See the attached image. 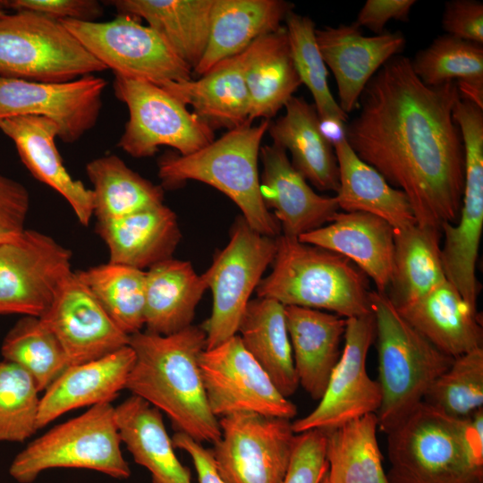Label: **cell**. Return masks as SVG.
Masks as SVG:
<instances>
[{"mask_svg": "<svg viewBox=\"0 0 483 483\" xmlns=\"http://www.w3.org/2000/svg\"><path fill=\"white\" fill-rule=\"evenodd\" d=\"M454 81L424 84L411 59L395 55L370 79L346 123L355 154L406 195L417 225L441 231L459 216L464 148L453 110Z\"/></svg>", "mask_w": 483, "mask_h": 483, "instance_id": "1", "label": "cell"}, {"mask_svg": "<svg viewBox=\"0 0 483 483\" xmlns=\"http://www.w3.org/2000/svg\"><path fill=\"white\" fill-rule=\"evenodd\" d=\"M129 345L135 360L125 389L165 413L177 432L200 444L216 443L221 429L199 364L206 350L203 328L191 325L168 335L140 331L130 335Z\"/></svg>", "mask_w": 483, "mask_h": 483, "instance_id": "2", "label": "cell"}, {"mask_svg": "<svg viewBox=\"0 0 483 483\" xmlns=\"http://www.w3.org/2000/svg\"><path fill=\"white\" fill-rule=\"evenodd\" d=\"M386 436L389 483H483V409L461 419L422 402Z\"/></svg>", "mask_w": 483, "mask_h": 483, "instance_id": "3", "label": "cell"}, {"mask_svg": "<svg viewBox=\"0 0 483 483\" xmlns=\"http://www.w3.org/2000/svg\"><path fill=\"white\" fill-rule=\"evenodd\" d=\"M272 272L258 283V297L336 314L371 313L367 275L347 258L280 234Z\"/></svg>", "mask_w": 483, "mask_h": 483, "instance_id": "4", "label": "cell"}, {"mask_svg": "<svg viewBox=\"0 0 483 483\" xmlns=\"http://www.w3.org/2000/svg\"><path fill=\"white\" fill-rule=\"evenodd\" d=\"M270 121L228 131L191 155L162 157L158 161L162 186L175 188L190 180L208 184L239 207L252 229L276 238L281 226L264 204L258 169L261 141Z\"/></svg>", "mask_w": 483, "mask_h": 483, "instance_id": "5", "label": "cell"}, {"mask_svg": "<svg viewBox=\"0 0 483 483\" xmlns=\"http://www.w3.org/2000/svg\"><path fill=\"white\" fill-rule=\"evenodd\" d=\"M369 299L382 394L376 415L378 429L386 434L423 402L430 386L454 359L416 330L386 293L371 291Z\"/></svg>", "mask_w": 483, "mask_h": 483, "instance_id": "6", "label": "cell"}, {"mask_svg": "<svg viewBox=\"0 0 483 483\" xmlns=\"http://www.w3.org/2000/svg\"><path fill=\"white\" fill-rule=\"evenodd\" d=\"M121 444L114 407L96 404L27 445L11 462L9 474L19 483H32L47 470L72 468L126 479L131 469Z\"/></svg>", "mask_w": 483, "mask_h": 483, "instance_id": "7", "label": "cell"}, {"mask_svg": "<svg viewBox=\"0 0 483 483\" xmlns=\"http://www.w3.org/2000/svg\"><path fill=\"white\" fill-rule=\"evenodd\" d=\"M105 70L60 21L27 10L0 14V76L67 82Z\"/></svg>", "mask_w": 483, "mask_h": 483, "instance_id": "8", "label": "cell"}, {"mask_svg": "<svg viewBox=\"0 0 483 483\" xmlns=\"http://www.w3.org/2000/svg\"><path fill=\"white\" fill-rule=\"evenodd\" d=\"M114 91L129 110L118 147L133 157H151L161 146L187 156L215 140L211 127L158 85L114 75Z\"/></svg>", "mask_w": 483, "mask_h": 483, "instance_id": "9", "label": "cell"}, {"mask_svg": "<svg viewBox=\"0 0 483 483\" xmlns=\"http://www.w3.org/2000/svg\"><path fill=\"white\" fill-rule=\"evenodd\" d=\"M275 252V238L255 231L242 216L235 220L228 244L202 275L213 296L211 315L202 326L206 349L237 335L250 295Z\"/></svg>", "mask_w": 483, "mask_h": 483, "instance_id": "10", "label": "cell"}, {"mask_svg": "<svg viewBox=\"0 0 483 483\" xmlns=\"http://www.w3.org/2000/svg\"><path fill=\"white\" fill-rule=\"evenodd\" d=\"M79 42L114 75L158 86L192 79V70L151 27L117 14L106 22L60 20Z\"/></svg>", "mask_w": 483, "mask_h": 483, "instance_id": "11", "label": "cell"}, {"mask_svg": "<svg viewBox=\"0 0 483 483\" xmlns=\"http://www.w3.org/2000/svg\"><path fill=\"white\" fill-rule=\"evenodd\" d=\"M218 422L221 436L211 450L225 483H284L296 436L291 419L235 412Z\"/></svg>", "mask_w": 483, "mask_h": 483, "instance_id": "12", "label": "cell"}, {"mask_svg": "<svg viewBox=\"0 0 483 483\" xmlns=\"http://www.w3.org/2000/svg\"><path fill=\"white\" fill-rule=\"evenodd\" d=\"M72 252L51 236L25 229L0 244V315L42 317L72 275Z\"/></svg>", "mask_w": 483, "mask_h": 483, "instance_id": "13", "label": "cell"}, {"mask_svg": "<svg viewBox=\"0 0 483 483\" xmlns=\"http://www.w3.org/2000/svg\"><path fill=\"white\" fill-rule=\"evenodd\" d=\"M199 364L209 408L217 419L235 412L291 420L296 416V405L276 389L238 335L204 350Z\"/></svg>", "mask_w": 483, "mask_h": 483, "instance_id": "14", "label": "cell"}, {"mask_svg": "<svg viewBox=\"0 0 483 483\" xmlns=\"http://www.w3.org/2000/svg\"><path fill=\"white\" fill-rule=\"evenodd\" d=\"M376 339L372 314L346 318L344 346L332 370L317 407L292 421L295 434L311 429L328 430L367 414L376 413L382 394L377 380L367 371V356Z\"/></svg>", "mask_w": 483, "mask_h": 483, "instance_id": "15", "label": "cell"}, {"mask_svg": "<svg viewBox=\"0 0 483 483\" xmlns=\"http://www.w3.org/2000/svg\"><path fill=\"white\" fill-rule=\"evenodd\" d=\"M107 81L95 74L67 82H38L0 76V121L41 116L58 127V139L79 140L97 123Z\"/></svg>", "mask_w": 483, "mask_h": 483, "instance_id": "16", "label": "cell"}, {"mask_svg": "<svg viewBox=\"0 0 483 483\" xmlns=\"http://www.w3.org/2000/svg\"><path fill=\"white\" fill-rule=\"evenodd\" d=\"M464 148V188L457 221L441 228L442 261L446 280L474 309L479 293L476 264L483 229V126L469 122L461 127Z\"/></svg>", "mask_w": 483, "mask_h": 483, "instance_id": "17", "label": "cell"}, {"mask_svg": "<svg viewBox=\"0 0 483 483\" xmlns=\"http://www.w3.org/2000/svg\"><path fill=\"white\" fill-rule=\"evenodd\" d=\"M40 318L60 342L70 365L97 360L129 345L130 335L114 323L75 272Z\"/></svg>", "mask_w": 483, "mask_h": 483, "instance_id": "18", "label": "cell"}, {"mask_svg": "<svg viewBox=\"0 0 483 483\" xmlns=\"http://www.w3.org/2000/svg\"><path fill=\"white\" fill-rule=\"evenodd\" d=\"M318 49L337 85L341 109L348 114L375 73L403 49L401 31L364 36L355 22L316 30Z\"/></svg>", "mask_w": 483, "mask_h": 483, "instance_id": "19", "label": "cell"}, {"mask_svg": "<svg viewBox=\"0 0 483 483\" xmlns=\"http://www.w3.org/2000/svg\"><path fill=\"white\" fill-rule=\"evenodd\" d=\"M260 192L283 234L298 238L332 221L339 208L335 197L318 194L292 165L287 152L272 143L260 148Z\"/></svg>", "mask_w": 483, "mask_h": 483, "instance_id": "20", "label": "cell"}, {"mask_svg": "<svg viewBox=\"0 0 483 483\" xmlns=\"http://www.w3.org/2000/svg\"><path fill=\"white\" fill-rule=\"evenodd\" d=\"M394 234V228L376 216L338 211L327 225L298 239L347 258L373 281L377 292L386 293L393 271Z\"/></svg>", "mask_w": 483, "mask_h": 483, "instance_id": "21", "label": "cell"}, {"mask_svg": "<svg viewBox=\"0 0 483 483\" xmlns=\"http://www.w3.org/2000/svg\"><path fill=\"white\" fill-rule=\"evenodd\" d=\"M0 131L13 140L30 173L62 195L79 222L87 226L93 216V192L73 179L64 165L55 144V123L41 116H15L1 120Z\"/></svg>", "mask_w": 483, "mask_h": 483, "instance_id": "22", "label": "cell"}, {"mask_svg": "<svg viewBox=\"0 0 483 483\" xmlns=\"http://www.w3.org/2000/svg\"><path fill=\"white\" fill-rule=\"evenodd\" d=\"M134 360L133 350L126 345L102 358L70 365L40 397L38 428L67 411L112 403L125 389Z\"/></svg>", "mask_w": 483, "mask_h": 483, "instance_id": "23", "label": "cell"}, {"mask_svg": "<svg viewBox=\"0 0 483 483\" xmlns=\"http://www.w3.org/2000/svg\"><path fill=\"white\" fill-rule=\"evenodd\" d=\"M396 308L434 346L453 359L483 348L482 325L477 309L448 281Z\"/></svg>", "mask_w": 483, "mask_h": 483, "instance_id": "24", "label": "cell"}, {"mask_svg": "<svg viewBox=\"0 0 483 483\" xmlns=\"http://www.w3.org/2000/svg\"><path fill=\"white\" fill-rule=\"evenodd\" d=\"M284 311L299 386L319 401L341 355L346 318L298 306Z\"/></svg>", "mask_w": 483, "mask_h": 483, "instance_id": "25", "label": "cell"}, {"mask_svg": "<svg viewBox=\"0 0 483 483\" xmlns=\"http://www.w3.org/2000/svg\"><path fill=\"white\" fill-rule=\"evenodd\" d=\"M96 232L107 246L108 262L141 270L172 258L182 236L175 213L165 204L97 222Z\"/></svg>", "mask_w": 483, "mask_h": 483, "instance_id": "26", "label": "cell"}, {"mask_svg": "<svg viewBox=\"0 0 483 483\" xmlns=\"http://www.w3.org/2000/svg\"><path fill=\"white\" fill-rule=\"evenodd\" d=\"M291 11L292 4L283 0H214L207 47L192 73L202 76L242 53L259 37L280 29Z\"/></svg>", "mask_w": 483, "mask_h": 483, "instance_id": "27", "label": "cell"}, {"mask_svg": "<svg viewBox=\"0 0 483 483\" xmlns=\"http://www.w3.org/2000/svg\"><path fill=\"white\" fill-rule=\"evenodd\" d=\"M213 130L251 124L242 53L216 64L198 80L161 86Z\"/></svg>", "mask_w": 483, "mask_h": 483, "instance_id": "28", "label": "cell"}, {"mask_svg": "<svg viewBox=\"0 0 483 483\" xmlns=\"http://www.w3.org/2000/svg\"><path fill=\"white\" fill-rule=\"evenodd\" d=\"M242 56L250 122L271 120L301 85L285 27L257 38Z\"/></svg>", "mask_w": 483, "mask_h": 483, "instance_id": "29", "label": "cell"}, {"mask_svg": "<svg viewBox=\"0 0 483 483\" xmlns=\"http://www.w3.org/2000/svg\"><path fill=\"white\" fill-rule=\"evenodd\" d=\"M285 114L270 121L267 131L273 143L292 156V165L319 191L336 192L339 174L334 148L322 136L314 105L292 97Z\"/></svg>", "mask_w": 483, "mask_h": 483, "instance_id": "30", "label": "cell"}, {"mask_svg": "<svg viewBox=\"0 0 483 483\" xmlns=\"http://www.w3.org/2000/svg\"><path fill=\"white\" fill-rule=\"evenodd\" d=\"M334 148L339 174V188L335 198L339 209L376 216L394 230L417 224L404 192L393 187L375 168L362 161L347 140Z\"/></svg>", "mask_w": 483, "mask_h": 483, "instance_id": "31", "label": "cell"}, {"mask_svg": "<svg viewBox=\"0 0 483 483\" xmlns=\"http://www.w3.org/2000/svg\"><path fill=\"white\" fill-rule=\"evenodd\" d=\"M118 14L144 19L192 70L207 47L214 0H111Z\"/></svg>", "mask_w": 483, "mask_h": 483, "instance_id": "32", "label": "cell"}, {"mask_svg": "<svg viewBox=\"0 0 483 483\" xmlns=\"http://www.w3.org/2000/svg\"><path fill=\"white\" fill-rule=\"evenodd\" d=\"M114 411L122 443L135 462L150 472L152 483H191V471L175 455L158 409L131 395Z\"/></svg>", "mask_w": 483, "mask_h": 483, "instance_id": "33", "label": "cell"}, {"mask_svg": "<svg viewBox=\"0 0 483 483\" xmlns=\"http://www.w3.org/2000/svg\"><path fill=\"white\" fill-rule=\"evenodd\" d=\"M208 285L189 261L169 258L146 271V331L161 335L190 326Z\"/></svg>", "mask_w": 483, "mask_h": 483, "instance_id": "34", "label": "cell"}, {"mask_svg": "<svg viewBox=\"0 0 483 483\" xmlns=\"http://www.w3.org/2000/svg\"><path fill=\"white\" fill-rule=\"evenodd\" d=\"M238 335L250 354L284 397L292 395L299 380L286 326L284 306L275 300H250L240 322Z\"/></svg>", "mask_w": 483, "mask_h": 483, "instance_id": "35", "label": "cell"}, {"mask_svg": "<svg viewBox=\"0 0 483 483\" xmlns=\"http://www.w3.org/2000/svg\"><path fill=\"white\" fill-rule=\"evenodd\" d=\"M441 236V231L417 224L394 230L388 297L395 307L408 304L447 281L442 261Z\"/></svg>", "mask_w": 483, "mask_h": 483, "instance_id": "36", "label": "cell"}, {"mask_svg": "<svg viewBox=\"0 0 483 483\" xmlns=\"http://www.w3.org/2000/svg\"><path fill=\"white\" fill-rule=\"evenodd\" d=\"M376 413L326 431L330 483H389L378 446Z\"/></svg>", "mask_w": 483, "mask_h": 483, "instance_id": "37", "label": "cell"}, {"mask_svg": "<svg viewBox=\"0 0 483 483\" xmlns=\"http://www.w3.org/2000/svg\"><path fill=\"white\" fill-rule=\"evenodd\" d=\"M86 172L93 185V216L97 222L164 204L163 187L143 178L115 155L91 160Z\"/></svg>", "mask_w": 483, "mask_h": 483, "instance_id": "38", "label": "cell"}, {"mask_svg": "<svg viewBox=\"0 0 483 483\" xmlns=\"http://www.w3.org/2000/svg\"><path fill=\"white\" fill-rule=\"evenodd\" d=\"M411 64L424 84L454 81L462 98L483 108V45L445 34L419 51Z\"/></svg>", "mask_w": 483, "mask_h": 483, "instance_id": "39", "label": "cell"}, {"mask_svg": "<svg viewBox=\"0 0 483 483\" xmlns=\"http://www.w3.org/2000/svg\"><path fill=\"white\" fill-rule=\"evenodd\" d=\"M128 335L145 326L146 271L108 262L75 272Z\"/></svg>", "mask_w": 483, "mask_h": 483, "instance_id": "40", "label": "cell"}, {"mask_svg": "<svg viewBox=\"0 0 483 483\" xmlns=\"http://www.w3.org/2000/svg\"><path fill=\"white\" fill-rule=\"evenodd\" d=\"M4 360L24 369L45 391L69 366L66 354L40 318L24 316L3 340Z\"/></svg>", "mask_w": 483, "mask_h": 483, "instance_id": "41", "label": "cell"}, {"mask_svg": "<svg viewBox=\"0 0 483 483\" xmlns=\"http://www.w3.org/2000/svg\"><path fill=\"white\" fill-rule=\"evenodd\" d=\"M284 21L295 69L301 84L313 97L318 118L334 117L347 122L348 114L341 109L328 87L326 65L318 47L314 21L293 11Z\"/></svg>", "mask_w": 483, "mask_h": 483, "instance_id": "42", "label": "cell"}, {"mask_svg": "<svg viewBox=\"0 0 483 483\" xmlns=\"http://www.w3.org/2000/svg\"><path fill=\"white\" fill-rule=\"evenodd\" d=\"M423 402L461 419L483 409V348L455 358L430 386Z\"/></svg>", "mask_w": 483, "mask_h": 483, "instance_id": "43", "label": "cell"}, {"mask_svg": "<svg viewBox=\"0 0 483 483\" xmlns=\"http://www.w3.org/2000/svg\"><path fill=\"white\" fill-rule=\"evenodd\" d=\"M39 393L24 369L0 361V442L21 443L36 433Z\"/></svg>", "mask_w": 483, "mask_h": 483, "instance_id": "44", "label": "cell"}, {"mask_svg": "<svg viewBox=\"0 0 483 483\" xmlns=\"http://www.w3.org/2000/svg\"><path fill=\"white\" fill-rule=\"evenodd\" d=\"M326 431L311 429L296 434L284 483H320L327 471Z\"/></svg>", "mask_w": 483, "mask_h": 483, "instance_id": "45", "label": "cell"}, {"mask_svg": "<svg viewBox=\"0 0 483 483\" xmlns=\"http://www.w3.org/2000/svg\"><path fill=\"white\" fill-rule=\"evenodd\" d=\"M29 208L27 188L0 172V244L13 241L25 230Z\"/></svg>", "mask_w": 483, "mask_h": 483, "instance_id": "46", "label": "cell"}, {"mask_svg": "<svg viewBox=\"0 0 483 483\" xmlns=\"http://www.w3.org/2000/svg\"><path fill=\"white\" fill-rule=\"evenodd\" d=\"M2 4L4 10H27L58 21H97L104 13L96 0H2Z\"/></svg>", "mask_w": 483, "mask_h": 483, "instance_id": "47", "label": "cell"}, {"mask_svg": "<svg viewBox=\"0 0 483 483\" xmlns=\"http://www.w3.org/2000/svg\"><path fill=\"white\" fill-rule=\"evenodd\" d=\"M442 27L448 35L483 45V4L475 0L446 3Z\"/></svg>", "mask_w": 483, "mask_h": 483, "instance_id": "48", "label": "cell"}, {"mask_svg": "<svg viewBox=\"0 0 483 483\" xmlns=\"http://www.w3.org/2000/svg\"><path fill=\"white\" fill-rule=\"evenodd\" d=\"M415 4V0H367L354 22L380 34L391 20L407 21Z\"/></svg>", "mask_w": 483, "mask_h": 483, "instance_id": "49", "label": "cell"}, {"mask_svg": "<svg viewBox=\"0 0 483 483\" xmlns=\"http://www.w3.org/2000/svg\"><path fill=\"white\" fill-rule=\"evenodd\" d=\"M172 442L174 448L183 450L191 456L199 483H225L217 472L211 449L181 432L174 435Z\"/></svg>", "mask_w": 483, "mask_h": 483, "instance_id": "50", "label": "cell"}, {"mask_svg": "<svg viewBox=\"0 0 483 483\" xmlns=\"http://www.w3.org/2000/svg\"><path fill=\"white\" fill-rule=\"evenodd\" d=\"M346 123V122L334 117L318 118L319 131L333 148L347 140Z\"/></svg>", "mask_w": 483, "mask_h": 483, "instance_id": "51", "label": "cell"}, {"mask_svg": "<svg viewBox=\"0 0 483 483\" xmlns=\"http://www.w3.org/2000/svg\"><path fill=\"white\" fill-rule=\"evenodd\" d=\"M320 483H330L328 479H327V476H326V473L325 474V476L323 477L322 480L320 481Z\"/></svg>", "mask_w": 483, "mask_h": 483, "instance_id": "52", "label": "cell"}, {"mask_svg": "<svg viewBox=\"0 0 483 483\" xmlns=\"http://www.w3.org/2000/svg\"><path fill=\"white\" fill-rule=\"evenodd\" d=\"M6 13V12H0V14H3V13Z\"/></svg>", "mask_w": 483, "mask_h": 483, "instance_id": "53", "label": "cell"}]
</instances>
